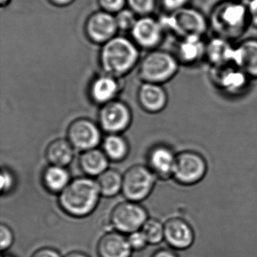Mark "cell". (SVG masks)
Segmentation results:
<instances>
[{
    "label": "cell",
    "mask_w": 257,
    "mask_h": 257,
    "mask_svg": "<svg viewBox=\"0 0 257 257\" xmlns=\"http://www.w3.org/2000/svg\"><path fill=\"white\" fill-rule=\"evenodd\" d=\"M15 235L13 229L7 224L0 225V248L5 251L10 249L14 243Z\"/></svg>",
    "instance_id": "obj_30"
},
{
    "label": "cell",
    "mask_w": 257,
    "mask_h": 257,
    "mask_svg": "<svg viewBox=\"0 0 257 257\" xmlns=\"http://www.w3.org/2000/svg\"><path fill=\"white\" fill-rule=\"evenodd\" d=\"M164 7L171 13L187 7L189 0H162Z\"/></svg>",
    "instance_id": "obj_34"
},
{
    "label": "cell",
    "mask_w": 257,
    "mask_h": 257,
    "mask_svg": "<svg viewBox=\"0 0 257 257\" xmlns=\"http://www.w3.org/2000/svg\"><path fill=\"white\" fill-rule=\"evenodd\" d=\"M1 1V5L4 6L8 3L9 0H0Z\"/></svg>",
    "instance_id": "obj_40"
},
{
    "label": "cell",
    "mask_w": 257,
    "mask_h": 257,
    "mask_svg": "<svg viewBox=\"0 0 257 257\" xmlns=\"http://www.w3.org/2000/svg\"><path fill=\"white\" fill-rule=\"evenodd\" d=\"M3 257H4V256H3ZM4 257H8V256H4Z\"/></svg>",
    "instance_id": "obj_41"
},
{
    "label": "cell",
    "mask_w": 257,
    "mask_h": 257,
    "mask_svg": "<svg viewBox=\"0 0 257 257\" xmlns=\"http://www.w3.org/2000/svg\"><path fill=\"white\" fill-rule=\"evenodd\" d=\"M138 59V49L132 42L123 37H113L105 43L102 49V65L105 71L112 76L127 73Z\"/></svg>",
    "instance_id": "obj_3"
},
{
    "label": "cell",
    "mask_w": 257,
    "mask_h": 257,
    "mask_svg": "<svg viewBox=\"0 0 257 257\" xmlns=\"http://www.w3.org/2000/svg\"><path fill=\"white\" fill-rule=\"evenodd\" d=\"M213 82L228 94L241 93L247 86L249 77L235 65L213 67L211 73Z\"/></svg>",
    "instance_id": "obj_11"
},
{
    "label": "cell",
    "mask_w": 257,
    "mask_h": 257,
    "mask_svg": "<svg viewBox=\"0 0 257 257\" xmlns=\"http://www.w3.org/2000/svg\"><path fill=\"white\" fill-rule=\"evenodd\" d=\"M58 195L61 210L74 218H85L91 215L97 208L101 197L97 181L88 176L73 179Z\"/></svg>",
    "instance_id": "obj_1"
},
{
    "label": "cell",
    "mask_w": 257,
    "mask_h": 257,
    "mask_svg": "<svg viewBox=\"0 0 257 257\" xmlns=\"http://www.w3.org/2000/svg\"><path fill=\"white\" fill-rule=\"evenodd\" d=\"M249 22L247 8L240 2L227 0L218 4L210 15V25L216 37L238 38Z\"/></svg>",
    "instance_id": "obj_2"
},
{
    "label": "cell",
    "mask_w": 257,
    "mask_h": 257,
    "mask_svg": "<svg viewBox=\"0 0 257 257\" xmlns=\"http://www.w3.org/2000/svg\"><path fill=\"white\" fill-rule=\"evenodd\" d=\"M31 257H62L57 249L52 247H42L34 252Z\"/></svg>",
    "instance_id": "obj_35"
},
{
    "label": "cell",
    "mask_w": 257,
    "mask_h": 257,
    "mask_svg": "<svg viewBox=\"0 0 257 257\" xmlns=\"http://www.w3.org/2000/svg\"><path fill=\"white\" fill-rule=\"evenodd\" d=\"M163 29L160 22L151 18H144L137 21L132 28V34L135 40L141 46L152 48L160 43Z\"/></svg>",
    "instance_id": "obj_16"
},
{
    "label": "cell",
    "mask_w": 257,
    "mask_h": 257,
    "mask_svg": "<svg viewBox=\"0 0 257 257\" xmlns=\"http://www.w3.org/2000/svg\"><path fill=\"white\" fill-rule=\"evenodd\" d=\"M127 238L133 250H141L148 244L145 235L141 229L127 234Z\"/></svg>",
    "instance_id": "obj_31"
},
{
    "label": "cell",
    "mask_w": 257,
    "mask_h": 257,
    "mask_svg": "<svg viewBox=\"0 0 257 257\" xmlns=\"http://www.w3.org/2000/svg\"><path fill=\"white\" fill-rule=\"evenodd\" d=\"M115 18L107 13H98L91 16L87 25V31L91 40L97 43H106L113 38L116 32Z\"/></svg>",
    "instance_id": "obj_17"
},
{
    "label": "cell",
    "mask_w": 257,
    "mask_h": 257,
    "mask_svg": "<svg viewBox=\"0 0 257 257\" xmlns=\"http://www.w3.org/2000/svg\"><path fill=\"white\" fill-rule=\"evenodd\" d=\"M233 64L248 77L257 79V40H246L236 46Z\"/></svg>",
    "instance_id": "obj_15"
},
{
    "label": "cell",
    "mask_w": 257,
    "mask_h": 257,
    "mask_svg": "<svg viewBox=\"0 0 257 257\" xmlns=\"http://www.w3.org/2000/svg\"><path fill=\"white\" fill-rule=\"evenodd\" d=\"M148 213L139 202L126 201L118 203L112 209L109 216L113 230L127 234L141 229L147 219Z\"/></svg>",
    "instance_id": "obj_7"
},
{
    "label": "cell",
    "mask_w": 257,
    "mask_h": 257,
    "mask_svg": "<svg viewBox=\"0 0 257 257\" xmlns=\"http://www.w3.org/2000/svg\"><path fill=\"white\" fill-rule=\"evenodd\" d=\"M102 150L109 161L122 162L128 156L130 147L127 140L121 135H107L102 141Z\"/></svg>",
    "instance_id": "obj_24"
},
{
    "label": "cell",
    "mask_w": 257,
    "mask_h": 257,
    "mask_svg": "<svg viewBox=\"0 0 257 257\" xmlns=\"http://www.w3.org/2000/svg\"><path fill=\"white\" fill-rule=\"evenodd\" d=\"M234 49L230 40L216 37L207 43L205 58L213 67L233 64Z\"/></svg>",
    "instance_id": "obj_18"
},
{
    "label": "cell",
    "mask_w": 257,
    "mask_h": 257,
    "mask_svg": "<svg viewBox=\"0 0 257 257\" xmlns=\"http://www.w3.org/2000/svg\"><path fill=\"white\" fill-rule=\"evenodd\" d=\"M247 1H249V0H247Z\"/></svg>",
    "instance_id": "obj_42"
},
{
    "label": "cell",
    "mask_w": 257,
    "mask_h": 257,
    "mask_svg": "<svg viewBox=\"0 0 257 257\" xmlns=\"http://www.w3.org/2000/svg\"><path fill=\"white\" fill-rule=\"evenodd\" d=\"M132 121L130 109L122 102H109L103 105L99 112V125L107 135H121L130 127Z\"/></svg>",
    "instance_id": "obj_10"
},
{
    "label": "cell",
    "mask_w": 257,
    "mask_h": 257,
    "mask_svg": "<svg viewBox=\"0 0 257 257\" xmlns=\"http://www.w3.org/2000/svg\"><path fill=\"white\" fill-rule=\"evenodd\" d=\"M207 164L202 155L192 150L177 155L173 177L183 186H192L204 179Z\"/></svg>",
    "instance_id": "obj_8"
},
{
    "label": "cell",
    "mask_w": 257,
    "mask_h": 257,
    "mask_svg": "<svg viewBox=\"0 0 257 257\" xmlns=\"http://www.w3.org/2000/svg\"><path fill=\"white\" fill-rule=\"evenodd\" d=\"M179 69L176 57L168 52H156L149 54L141 64V76L147 82L161 84L172 79Z\"/></svg>",
    "instance_id": "obj_6"
},
{
    "label": "cell",
    "mask_w": 257,
    "mask_h": 257,
    "mask_svg": "<svg viewBox=\"0 0 257 257\" xmlns=\"http://www.w3.org/2000/svg\"><path fill=\"white\" fill-rule=\"evenodd\" d=\"M152 257H178L177 254L169 249H160L156 251Z\"/></svg>",
    "instance_id": "obj_37"
},
{
    "label": "cell",
    "mask_w": 257,
    "mask_h": 257,
    "mask_svg": "<svg viewBox=\"0 0 257 257\" xmlns=\"http://www.w3.org/2000/svg\"><path fill=\"white\" fill-rule=\"evenodd\" d=\"M148 244L156 245L165 240V226L160 221L149 218L141 228Z\"/></svg>",
    "instance_id": "obj_27"
},
{
    "label": "cell",
    "mask_w": 257,
    "mask_h": 257,
    "mask_svg": "<svg viewBox=\"0 0 257 257\" xmlns=\"http://www.w3.org/2000/svg\"><path fill=\"white\" fill-rule=\"evenodd\" d=\"M175 155L168 146L159 144L154 146L147 156V166L158 178L168 180L173 177L175 166Z\"/></svg>",
    "instance_id": "obj_12"
},
{
    "label": "cell",
    "mask_w": 257,
    "mask_h": 257,
    "mask_svg": "<svg viewBox=\"0 0 257 257\" xmlns=\"http://www.w3.org/2000/svg\"><path fill=\"white\" fill-rule=\"evenodd\" d=\"M246 8H247L249 22L254 26L257 27V0L248 1Z\"/></svg>",
    "instance_id": "obj_36"
},
{
    "label": "cell",
    "mask_w": 257,
    "mask_h": 257,
    "mask_svg": "<svg viewBox=\"0 0 257 257\" xmlns=\"http://www.w3.org/2000/svg\"><path fill=\"white\" fill-rule=\"evenodd\" d=\"M75 149L70 141L64 138L54 140L48 145L46 157L52 165L67 168L73 161Z\"/></svg>",
    "instance_id": "obj_22"
},
{
    "label": "cell",
    "mask_w": 257,
    "mask_h": 257,
    "mask_svg": "<svg viewBox=\"0 0 257 257\" xmlns=\"http://www.w3.org/2000/svg\"><path fill=\"white\" fill-rule=\"evenodd\" d=\"M102 130L92 120L81 118L70 123L67 128V138L75 150L83 153L97 148L101 144Z\"/></svg>",
    "instance_id": "obj_9"
},
{
    "label": "cell",
    "mask_w": 257,
    "mask_h": 257,
    "mask_svg": "<svg viewBox=\"0 0 257 257\" xmlns=\"http://www.w3.org/2000/svg\"><path fill=\"white\" fill-rule=\"evenodd\" d=\"M115 21H116L117 27L123 31L132 30L137 22L133 13L129 10H121L118 13Z\"/></svg>",
    "instance_id": "obj_28"
},
{
    "label": "cell",
    "mask_w": 257,
    "mask_h": 257,
    "mask_svg": "<svg viewBox=\"0 0 257 257\" xmlns=\"http://www.w3.org/2000/svg\"><path fill=\"white\" fill-rule=\"evenodd\" d=\"M65 257H89L87 254L84 253V252H80V251H73V252H70L67 254Z\"/></svg>",
    "instance_id": "obj_38"
},
{
    "label": "cell",
    "mask_w": 257,
    "mask_h": 257,
    "mask_svg": "<svg viewBox=\"0 0 257 257\" xmlns=\"http://www.w3.org/2000/svg\"><path fill=\"white\" fill-rule=\"evenodd\" d=\"M55 4H59V5H66V4H70L73 0H53Z\"/></svg>",
    "instance_id": "obj_39"
},
{
    "label": "cell",
    "mask_w": 257,
    "mask_h": 257,
    "mask_svg": "<svg viewBox=\"0 0 257 257\" xmlns=\"http://www.w3.org/2000/svg\"><path fill=\"white\" fill-rule=\"evenodd\" d=\"M165 240L171 247L186 249L190 247L195 240L191 225L183 218L173 217L165 224Z\"/></svg>",
    "instance_id": "obj_13"
},
{
    "label": "cell",
    "mask_w": 257,
    "mask_h": 257,
    "mask_svg": "<svg viewBox=\"0 0 257 257\" xmlns=\"http://www.w3.org/2000/svg\"><path fill=\"white\" fill-rule=\"evenodd\" d=\"M97 250L99 257H131L133 249L126 234L112 230L101 236Z\"/></svg>",
    "instance_id": "obj_14"
},
{
    "label": "cell",
    "mask_w": 257,
    "mask_h": 257,
    "mask_svg": "<svg viewBox=\"0 0 257 257\" xmlns=\"http://www.w3.org/2000/svg\"><path fill=\"white\" fill-rule=\"evenodd\" d=\"M139 101L147 112L157 113L165 109L168 103V96L159 84L147 82L140 89Z\"/></svg>",
    "instance_id": "obj_19"
},
{
    "label": "cell",
    "mask_w": 257,
    "mask_h": 257,
    "mask_svg": "<svg viewBox=\"0 0 257 257\" xmlns=\"http://www.w3.org/2000/svg\"><path fill=\"white\" fill-rule=\"evenodd\" d=\"M160 23L163 28H168L182 39L202 37L208 27V22L201 12L188 7L171 13Z\"/></svg>",
    "instance_id": "obj_4"
},
{
    "label": "cell",
    "mask_w": 257,
    "mask_h": 257,
    "mask_svg": "<svg viewBox=\"0 0 257 257\" xmlns=\"http://www.w3.org/2000/svg\"><path fill=\"white\" fill-rule=\"evenodd\" d=\"M101 7L109 13H119L124 5V0H100Z\"/></svg>",
    "instance_id": "obj_33"
},
{
    "label": "cell",
    "mask_w": 257,
    "mask_h": 257,
    "mask_svg": "<svg viewBox=\"0 0 257 257\" xmlns=\"http://www.w3.org/2000/svg\"><path fill=\"white\" fill-rule=\"evenodd\" d=\"M42 180L49 192L59 195L72 180L67 168L50 165L43 171Z\"/></svg>",
    "instance_id": "obj_23"
},
{
    "label": "cell",
    "mask_w": 257,
    "mask_h": 257,
    "mask_svg": "<svg viewBox=\"0 0 257 257\" xmlns=\"http://www.w3.org/2000/svg\"><path fill=\"white\" fill-rule=\"evenodd\" d=\"M101 196L112 198L121 193L122 190L123 174L112 168L106 171L96 178Z\"/></svg>",
    "instance_id": "obj_25"
},
{
    "label": "cell",
    "mask_w": 257,
    "mask_h": 257,
    "mask_svg": "<svg viewBox=\"0 0 257 257\" xmlns=\"http://www.w3.org/2000/svg\"><path fill=\"white\" fill-rule=\"evenodd\" d=\"M156 178L147 165H133L123 174L121 194L127 201L141 202L153 192Z\"/></svg>",
    "instance_id": "obj_5"
},
{
    "label": "cell",
    "mask_w": 257,
    "mask_h": 257,
    "mask_svg": "<svg viewBox=\"0 0 257 257\" xmlns=\"http://www.w3.org/2000/svg\"><path fill=\"white\" fill-rule=\"evenodd\" d=\"M79 166L85 175L97 178L109 168V159L100 149H92L81 153Z\"/></svg>",
    "instance_id": "obj_21"
},
{
    "label": "cell",
    "mask_w": 257,
    "mask_h": 257,
    "mask_svg": "<svg viewBox=\"0 0 257 257\" xmlns=\"http://www.w3.org/2000/svg\"><path fill=\"white\" fill-rule=\"evenodd\" d=\"M207 43L203 41L202 37H188L182 39L177 47L176 58L179 62L186 65L196 64L206 57Z\"/></svg>",
    "instance_id": "obj_20"
},
{
    "label": "cell",
    "mask_w": 257,
    "mask_h": 257,
    "mask_svg": "<svg viewBox=\"0 0 257 257\" xmlns=\"http://www.w3.org/2000/svg\"><path fill=\"white\" fill-rule=\"evenodd\" d=\"M16 184V179L13 173L8 168H2L1 171V192L2 195L10 193Z\"/></svg>",
    "instance_id": "obj_29"
},
{
    "label": "cell",
    "mask_w": 257,
    "mask_h": 257,
    "mask_svg": "<svg viewBox=\"0 0 257 257\" xmlns=\"http://www.w3.org/2000/svg\"><path fill=\"white\" fill-rule=\"evenodd\" d=\"M118 91V85L112 76H102L91 86V97L96 103L106 104L112 101Z\"/></svg>",
    "instance_id": "obj_26"
},
{
    "label": "cell",
    "mask_w": 257,
    "mask_h": 257,
    "mask_svg": "<svg viewBox=\"0 0 257 257\" xmlns=\"http://www.w3.org/2000/svg\"><path fill=\"white\" fill-rule=\"evenodd\" d=\"M132 10L141 15L148 14L153 11L155 0H127Z\"/></svg>",
    "instance_id": "obj_32"
}]
</instances>
